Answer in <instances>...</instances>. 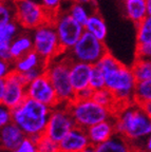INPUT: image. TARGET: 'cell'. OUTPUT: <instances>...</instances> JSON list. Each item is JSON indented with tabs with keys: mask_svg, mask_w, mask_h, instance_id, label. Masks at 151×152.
I'll list each match as a JSON object with an SVG mask.
<instances>
[{
	"mask_svg": "<svg viewBox=\"0 0 151 152\" xmlns=\"http://www.w3.org/2000/svg\"><path fill=\"white\" fill-rule=\"evenodd\" d=\"M114 121L116 133L132 142L135 148L137 142L144 140L151 133V119L147 116L142 106L134 102L116 109Z\"/></svg>",
	"mask_w": 151,
	"mask_h": 152,
	"instance_id": "1",
	"label": "cell"
},
{
	"mask_svg": "<svg viewBox=\"0 0 151 152\" xmlns=\"http://www.w3.org/2000/svg\"><path fill=\"white\" fill-rule=\"evenodd\" d=\"M51 110L52 108L26 97L19 106L12 109V121L36 142L45 134Z\"/></svg>",
	"mask_w": 151,
	"mask_h": 152,
	"instance_id": "2",
	"label": "cell"
},
{
	"mask_svg": "<svg viewBox=\"0 0 151 152\" xmlns=\"http://www.w3.org/2000/svg\"><path fill=\"white\" fill-rule=\"evenodd\" d=\"M106 88L112 92L117 104V109L133 102L136 79L131 66L119 62L112 69L104 72ZM116 111V110H115Z\"/></svg>",
	"mask_w": 151,
	"mask_h": 152,
	"instance_id": "3",
	"label": "cell"
},
{
	"mask_svg": "<svg viewBox=\"0 0 151 152\" xmlns=\"http://www.w3.org/2000/svg\"><path fill=\"white\" fill-rule=\"evenodd\" d=\"M70 62L71 59L62 54L48 62L45 68V75L49 77L59 102L62 104H68L75 98V92L72 88L69 75Z\"/></svg>",
	"mask_w": 151,
	"mask_h": 152,
	"instance_id": "4",
	"label": "cell"
},
{
	"mask_svg": "<svg viewBox=\"0 0 151 152\" xmlns=\"http://www.w3.org/2000/svg\"><path fill=\"white\" fill-rule=\"evenodd\" d=\"M75 125L87 129L99 121L114 116V111L91 99H73L67 104Z\"/></svg>",
	"mask_w": 151,
	"mask_h": 152,
	"instance_id": "5",
	"label": "cell"
},
{
	"mask_svg": "<svg viewBox=\"0 0 151 152\" xmlns=\"http://www.w3.org/2000/svg\"><path fill=\"white\" fill-rule=\"evenodd\" d=\"M31 35L33 39V50L45 61L49 62L64 54L52 20H48L34 28L31 31Z\"/></svg>",
	"mask_w": 151,
	"mask_h": 152,
	"instance_id": "6",
	"label": "cell"
},
{
	"mask_svg": "<svg viewBox=\"0 0 151 152\" xmlns=\"http://www.w3.org/2000/svg\"><path fill=\"white\" fill-rule=\"evenodd\" d=\"M108 52L104 41L88 32H84L78 41L64 54L72 61H80L94 66Z\"/></svg>",
	"mask_w": 151,
	"mask_h": 152,
	"instance_id": "7",
	"label": "cell"
},
{
	"mask_svg": "<svg viewBox=\"0 0 151 152\" xmlns=\"http://www.w3.org/2000/svg\"><path fill=\"white\" fill-rule=\"evenodd\" d=\"M15 20L22 30L33 31L48 20H51L39 0H14Z\"/></svg>",
	"mask_w": 151,
	"mask_h": 152,
	"instance_id": "8",
	"label": "cell"
},
{
	"mask_svg": "<svg viewBox=\"0 0 151 152\" xmlns=\"http://www.w3.org/2000/svg\"><path fill=\"white\" fill-rule=\"evenodd\" d=\"M62 51L67 52L75 45L85 32L83 24L74 20L67 11H60L52 19Z\"/></svg>",
	"mask_w": 151,
	"mask_h": 152,
	"instance_id": "9",
	"label": "cell"
},
{
	"mask_svg": "<svg viewBox=\"0 0 151 152\" xmlns=\"http://www.w3.org/2000/svg\"><path fill=\"white\" fill-rule=\"evenodd\" d=\"M75 126V121L67 104H59L51 110L45 134L55 142H59L67 133Z\"/></svg>",
	"mask_w": 151,
	"mask_h": 152,
	"instance_id": "10",
	"label": "cell"
},
{
	"mask_svg": "<svg viewBox=\"0 0 151 152\" xmlns=\"http://www.w3.org/2000/svg\"><path fill=\"white\" fill-rule=\"evenodd\" d=\"M26 96L50 108H54L60 104L54 90V87L52 86L45 73L26 85Z\"/></svg>",
	"mask_w": 151,
	"mask_h": 152,
	"instance_id": "11",
	"label": "cell"
},
{
	"mask_svg": "<svg viewBox=\"0 0 151 152\" xmlns=\"http://www.w3.org/2000/svg\"><path fill=\"white\" fill-rule=\"evenodd\" d=\"M26 81L23 73L13 71L5 78V94L2 102L10 109H14L21 104L26 96Z\"/></svg>",
	"mask_w": 151,
	"mask_h": 152,
	"instance_id": "12",
	"label": "cell"
},
{
	"mask_svg": "<svg viewBox=\"0 0 151 152\" xmlns=\"http://www.w3.org/2000/svg\"><path fill=\"white\" fill-rule=\"evenodd\" d=\"M60 152H81L91 146L86 129L75 126L58 142Z\"/></svg>",
	"mask_w": 151,
	"mask_h": 152,
	"instance_id": "13",
	"label": "cell"
},
{
	"mask_svg": "<svg viewBox=\"0 0 151 152\" xmlns=\"http://www.w3.org/2000/svg\"><path fill=\"white\" fill-rule=\"evenodd\" d=\"M86 131H87L90 144L93 147L106 142L116 133L114 116L106 119V121L94 124L91 127L86 129Z\"/></svg>",
	"mask_w": 151,
	"mask_h": 152,
	"instance_id": "14",
	"label": "cell"
},
{
	"mask_svg": "<svg viewBox=\"0 0 151 152\" xmlns=\"http://www.w3.org/2000/svg\"><path fill=\"white\" fill-rule=\"evenodd\" d=\"M26 136L21 129L11 121L0 128V149L4 152L16 150Z\"/></svg>",
	"mask_w": 151,
	"mask_h": 152,
	"instance_id": "15",
	"label": "cell"
},
{
	"mask_svg": "<svg viewBox=\"0 0 151 152\" xmlns=\"http://www.w3.org/2000/svg\"><path fill=\"white\" fill-rule=\"evenodd\" d=\"M91 70H92L91 64L80 61H72L71 60L69 75H70V81H71L72 88H73L75 93L89 87Z\"/></svg>",
	"mask_w": 151,
	"mask_h": 152,
	"instance_id": "16",
	"label": "cell"
},
{
	"mask_svg": "<svg viewBox=\"0 0 151 152\" xmlns=\"http://www.w3.org/2000/svg\"><path fill=\"white\" fill-rule=\"evenodd\" d=\"M13 61L33 50V39L30 31L21 30L11 41L9 47Z\"/></svg>",
	"mask_w": 151,
	"mask_h": 152,
	"instance_id": "17",
	"label": "cell"
},
{
	"mask_svg": "<svg viewBox=\"0 0 151 152\" xmlns=\"http://www.w3.org/2000/svg\"><path fill=\"white\" fill-rule=\"evenodd\" d=\"M95 152H134L135 147L127 138L115 133L106 142L94 147Z\"/></svg>",
	"mask_w": 151,
	"mask_h": 152,
	"instance_id": "18",
	"label": "cell"
},
{
	"mask_svg": "<svg viewBox=\"0 0 151 152\" xmlns=\"http://www.w3.org/2000/svg\"><path fill=\"white\" fill-rule=\"evenodd\" d=\"M84 28H85L86 32H88L89 34L93 35L102 41H105L107 34H108V28H107V24L105 22V19L96 10H94L90 14Z\"/></svg>",
	"mask_w": 151,
	"mask_h": 152,
	"instance_id": "19",
	"label": "cell"
},
{
	"mask_svg": "<svg viewBox=\"0 0 151 152\" xmlns=\"http://www.w3.org/2000/svg\"><path fill=\"white\" fill-rule=\"evenodd\" d=\"M125 15L130 21L137 24L149 14L145 0H124Z\"/></svg>",
	"mask_w": 151,
	"mask_h": 152,
	"instance_id": "20",
	"label": "cell"
},
{
	"mask_svg": "<svg viewBox=\"0 0 151 152\" xmlns=\"http://www.w3.org/2000/svg\"><path fill=\"white\" fill-rule=\"evenodd\" d=\"M47 64L48 62L45 61L34 50L13 61L14 70L17 72H20V73H26L30 70L35 69L40 66H45Z\"/></svg>",
	"mask_w": 151,
	"mask_h": 152,
	"instance_id": "21",
	"label": "cell"
},
{
	"mask_svg": "<svg viewBox=\"0 0 151 152\" xmlns=\"http://www.w3.org/2000/svg\"><path fill=\"white\" fill-rule=\"evenodd\" d=\"M16 20L9 22L4 26H0V52L5 49H9L11 41L15 38V36L18 35V33L21 31Z\"/></svg>",
	"mask_w": 151,
	"mask_h": 152,
	"instance_id": "22",
	"label": "cell"
},
{
	"mask_svg": "<svg viewBox=\"0 0 151 152\" xmlns=\"http://www.w3.org/2000/svg\"><path fill=\"white\" fill-rule=\"evenodd\" d=\"M89 7V5L71 0L70 5H69V7H67L66 11L74 20H76V21L78 22V23L85 26L86 21H87L88 18H89L90 14L92 13V12L91 13L89 12V7Z\"/></svg>",
	"mask_w": 151,
	"mask_h": 152,
	"instance_id": "23",
	"label": "cell"
},
{
	"mask_svg": "<svg viewBox=\"0 0 151 152\" xmlns=\"http://www.w3.org/2000/svg\"><path fill=\"white\" fill-rule=\"evenodd\" d=\"M136 81L146 80L151 78V59L148 58H135L131 66Z\"/></svg>",
	"mask_w": 151,
	"mask_h": 152,
	"instance_id": "24",
	"label": "cell"
},
{
	"mask_svg": "<svg viewBox=\"0 0 151 152\" xmlns=\"http://www.w3.org/2000/svg\"><path fill=\"white\" fill-rule=\"evenodd\" d=\"M92 99L95 100L97 104H102V106H104L106 108H109V109H111L114 112L117 109V104H116V100L114 98V95L112 94L111 91L108 90L107 88H103L94 91Z\"/></svg>",
	"mask_w": 151,
	"mask_h": 152,
	"instance_id": "25",
	"label": "cell"
},
{
	"mask_svg": "<svg viewBox=\"0 0 151 152\" xmlns=\"http://www.w3.org/2000/svg\"><path fill=\"white\" fill-rule=\"evenodd\" d=\"M151 100V78L146 80L137 81L134 90L133 102L143 104Z\"/></svg>",
	"mask_w": 151,
	"mask_h": 152,
	"instance_id": "26",
	"label": "cell"
},
{
	"mask_svg": "<svg viewBox=\"0 0 151 152\" xmlns=\"http://www.w3.org/2000/svg\"><path fill=\"white\" fill-rule=\"evenodd\" d=\"M151 41V14L149 13L142 21L136 24V42Z\"/></svg>",
	"mask_w": 151,
	"mask_h": 152,
	"instance_id": "27",
	"label": "cell"
},
{
	"mask_svg": "<svg viewBox=\"0 0 151 152\" xmlns=\"http://www.w3.org/2000/svg\"><path fill=\"white\" fill-rule=\"evenodd\" d=\"M15 20L14 0H0V26Z\"/></svg>",
	"mask_w": 151,
	"mask_h": 152,
	"instance_id": "28",
	"label": "cell"
},
{
	"mask_svg": "<svg viewBox=\"0 0 151 152\" xmlns=\"http://www.w3.org/2000/svg\"><path fill=\"white\" fill-rule=\"evenodd\" d=\"M89 87L93 91L99 90V89L106 88L105 83V75L97 66H92L91 74H90V80H89Z\"/></svg>",
	"mask_w": 151,
	"mask_h": 152,
	"instance_id": "29",
	"label": "cell"
},
{
	"mask_svg": "<svg viewBox=\"0 0 151 152\" xmlns=\"http://www.w3.org/2000/svg\"><path fill=\"white\" fill-rule=\"evenodd\" d=\"M68 1L69 0H39V2L41 3L51 19L60 11H65L64 7Z\"/></svg>",
	"mask_w": 151,
	"mask_h": 152,
	"instance_id": "30",
	"label": "cell"
},
{
	"mask_svg": "<svg viewBox=\"0 0 151 152\" xmlns=\"http://www.w3.org/2000/svg\"><path fill=\"white\" fill-rule=\"evenodd\" d=\"M36 147L38 152H59L58 142L50 138L45 134H43L36 142Z\"/></svg>",
	"mask_w": 151,
	"mask_h": 152,
	"instance_id": "31",
	"label": "cell"
},
{
	"mask_svg": "<svg viewBox=\"0 0 151 152\" xmlns=\"http://www.w3.org/2000/svg\"><path fill=\"white\" fill-rule=\"evenodd\" d=\"M135 57L151 59V41H149V42H136Z\"/></svg>",
	"mask_w": 151,
	"mask_h": 152,
	"instance_id": "32",
	"label": "cell"
},
{
	"mask_svg": "<svg viewBox=\"0 0 151 152\" xmlns=\"http://www.w3.org/2000/svg\"><path fill=\"white\" fill-rule=\"evenodd\" d=\"M12 121V109L0 102V128Z\"/></svg>",
	"mask_w": 151,
	"mask_h": 152,
	"instance_id": "33",
	"label": "cell"
},
{
	"mask_svg": "<svg viewBox=\"0 0 151 152\" xmlns=\"http://www.w3.org/2000/svg\"><path fill=\"white\" fill-rule=\"evenodd\" d=\"M17 152H38L37 147H36V142L29 136H26L24 140L21 142V144L18 146L16 149Z\"/></svg>",
	"mask_w": 151,
	"mask_h": 152,
	"instance_id": "34",
	"label": "cell"
},
{
	"mask_svg": "<svg viewBox=\"0 0 151 152\" xmlns=\"http://www.w3.org/2000/svg\"><path fill=\"white\" fill-rule=\"evenodd\" d=\"M14 71L13 61H7L0 58V79H5Z\"/></svg>",
	"mask_w": 151,
	"mask_h": 152,
	"instance_id": "35",
	"label": "cell"
},
{
	"mask_svg": "<svg viewBox=\"0 0 151 152\" xmlns=\"http://www.w3.org/2000/svg\"><path fill=\"white\" fill-rule=\"evenodd\" d=\"M45 68H47V64L37 66V68H35V69H32V70H30V71L23 73L24 77H26V81H28V83H30V81L34 80L35 78H37V77H39L40 75L45 74Z\"/></svg>",
	"mask_w": 151,
	"mask_h": 152,
	"instance_id": "36",
	"label": "cell"
},
{
	"mask_svg": "<svg viewBox=\"0 0 151 152\" xmlns=\"http://www.w3.org/2000/svg\"><path fill=\"white\" fill-rule=\"evenodd\" d=\"M93 92H94V91L90 88V87H88V88H85V89H83V90L76 92L75 98L76 99H91L93 96ZM75 98H74V99H75Z\"/></svg>",
	"mask_w": 151,
	"mask_h": 152,
	"instance_id": "37",
	"label": "cell"
},
{
	"mask_svg": "<svg viewBox=\"0 0 151 152\" xmlns=\"http://www.w3.org/2000/svg\"><path fill=\"white\" fill-rule=\"evenodd\" d=\"M141 106H142L144 112L147 114V116L151 119V100L150 102H145V104H141Z\"/></svg>",
	"mask_w": 151,
	"mask_h": 152,
	"instance_id": "38",
	"label": "cell"
},
{
	"mask_svg": "<svg viewBox=\"0 0 151 152\" xmlns=\"http://www.w3.org/2000/svg\"><path fill=\"white\" fill-rule=\"evenodd\" d=\"M5 94V79H0V102H2Z\"/></svg>",
	"mask_w": 151,
	"mask_h": 152,
	"instance_id": "39",
	"label": "cell"
},
{
	"mask_svg": "<svg viewBox=\"0 0 151 152\" xmlns=\"http://www.w3.org/2000/svg\"><path fill=\"white\" fill-rule=\"evenodd\" d=\"M143 148H145L146 150L151 151V133L147 136L146 138H145V144H144V147Z\"/></svg>",
	"mask_w": 151,
	"mask_h": 152,
	"instance_id": "40",
	"label": "cell"
},
{
	"mask_svg": "<svg viewBox=\"0 0 151 152\" xmlns=\"http://www.w3.org/2000/svg\"><path fill=\"white\" fill-rule=\"evenodd\" d=\"M73 1H77V2L84 3L87 5H92V7L93 4H95V0H73Z\"/></svg>",
	"mask_w": 151,
	"mask_h": 152,
	"instance_id": "41",
	"label": "cell"
},
{
	"mask_svg": "<svg viewBox=\"0 0 151 152\" xmlns=\"http://www.w3.org/2000/svg\"><path fill=\"white\" fill-rule=\"evenodd\" d=\"M134 152H151V151H149V150H146L145 148L139 147V148H135Z\"/></svg>",
	"mask_w": 151,
	"mask_h": 152,
	"instance_id": "42",
	"label": "cell"
},
{
	"mask_svg": "<svg viewBox=\"0 0 151 152\" xmlns=\"http://www.w3.org/2000/svg\"><path fill=\"white\" fill-rule=\"evenodd\" d=\"M81 152H95V150H94V147H93V146H89V147L86 148V149Z\"/></svg>",
	"mask_w": 151,
	"mask_h": 152,
	"instance_id": "43",
	"label": "cell"
},
{
	"mask_svg": "<svg viewBox=\"0 0 151 152\" xmlns=\"http://www.w3.org/2000/svg\"><path fill=\"white\" fill-rule=\"evenodd\" d=\"M147 4V9H148V13L151 14V0H145Z\"/></svg>",
	"mask_w": 151,
	"mask_h": 152,
	"instance_id": "44",
	"label": "cell"
},
{
	"mask_svg": "<svg viewBox=\"0 0 151 152\" xmlns=\"http://www.w3.org/2000/svg\"><path fill=\"white\" fill-rule=\"evenodd\" d=\"M7 152H17L16 150H13V151H7Z\"/></svg>",
	"mask_w": 151,
	"mask_h": 152,
	"instance_id": "45",
	"label": "cell"
},
{
	"mask_svg": "<svg viewBox=\"0 0 151 152\" xmlns=\"http://www.w3.org/2000/svg\"><path fill=\"white\" fill-rule=\"evenodd\" d=\"M0 152H4V151H3V150H2V149H0Z\"/></svg>",
	"mask_w": 151,
	"mask_h": 152,
	"instance_id": "46",
	"label": "cell"
},
{
	"mask_svg": "<svg viewBox=\"0 0 151 152\" xmlns=\"http://www.w3.org/2000/svg\"><path fill=\"white\" fill-rule=\"evenodd\" d=\"M150 126H151V121H150Z\"/></svg>",
	"mask_w": 151,
	"mask_h": 152,
	"instance_id": "47",
	"label": "cell"
},
{
	"mask_svg": "<svg viewBox=\"0 0 151 152\" xmlns=\"http://www.w3.org/2000/svg\"><path fill=\"white\" fill-rule=\"evenodd\" d=\"M59 152H60V151H59Z\"/></svg>",
	"mask_w": 151,
	"mask_h": 152,
	"instance_id": "48",
	"label": "cell"
}]
</instances>
